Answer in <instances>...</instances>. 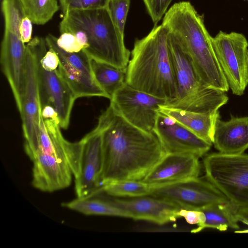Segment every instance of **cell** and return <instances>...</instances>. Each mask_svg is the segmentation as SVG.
I'll return each mask as SVG.
<instances>
[{"instance_id": "26", "label": "cell", "mask_w": 248, "mask_h": 248, "mask_svg": "<svg viewBox=\"0 0 248 248\" xmlns=\"http://www.w3.org/2000/svg\"><path fill=\"white\" fill-rule=\"evenodd\" d=\"M130 3V0H109L107 6L114 24L124 35Z\"/></svg>"}, {"instance_id": "32", "label": "cell", "mask_w": 248, "mask_h": 248, "mask_svg": "<svg viewBox=\"0 0 248 248\" xmlns=\"http://www.w3.org/2000/svg\"><path fill=\"white\" fill-rule=\"evenodd\" d=\"M32 22L26 16L22 19L19 27V35L24 43H29L31 40Z\"/></svg>"}, {"instance_id": "15", "label": "cell", "mask_w": 248, "mask_h": 248, "mask_svg": "<svg viewBox=\"0 0 248 248\" xmlns=\"http://www.w3.org/2000/svg\"><path fill=\"white\" fill-rule=\"evenodd\" d=\"M40 59L38 62V75L41 107L46 105L53 106L58 113L60 127L66 129L76 98L58 70L45 69L40 64Z\"/></svg>"}, {"instance_id": "25", "label": "cell", "mask_w": 248, "mask_h": 248, "mask_svg": "<svg viewBox=\"0 0 248 248\" xmlns=\"http://www.w3.org/2000/svg\"><path fill=\"white\" fill-rule=\"evenodd\" d=\"M105 191L116 197L135 198L149 195L150 186L142 181L121 180L111 182L102 186Z\"/></svg>"}, {"instance_id": "8", "label": "cell", "mask_w": 248, "mask_h": 248, "mask_svg": "<svg viewBox=\"0 0 248 248\" xmlns=\"http://www.w3.org/2000/svg\"><path fill=\"white\" fill-rule=\"evenodd\" d=\"M45 40L48 48L57 54L58 72L76 99L98 96L109 99L96 82L92 68V58L83 49L78 52H67L59 46L57 37L51 34L46 36Z\"/></svg>"}, {"instance_id": "2", "label": "cell", "mask_w": 248, "mask_h": 248, "mask_svg": "<svg viewBox=\"0 0 248 248\" xmlns=\"http://www.w3.org/2000/svg\"><path fill=\"white\" fill-rule=\"evenodd\" d=\"M162 24L189 56L202 80L212 88L228 92L230 88L216 56L212 37L203 16L190 2L174 3L165 13Z\"/></svg>"}, {"instance_id": "7", "label": "cell", "mask_w": 248, "mask_h": 248, "mask_svg": "<svg viewBox=\"0 0 248 248\" xmlns=\"http://www.w3.org/2000/svg\"><path fill=\"white\" fill-rule=\"evenodd\" d=\"M203 163L206 179L238 209L248 208V154L214 153Z\"/></svg>"}, {"instance_id": "1", "label": "cell", "mask_w": 248, "mask_h": 248, "mask_svg": "<svg viewBox=\"0 0 248 248\" xmlns=\"http://www.w3.org/2000/svg\"><path fill=\"white\" fill-rule=\"evenodd\" d=\"M102 185L121 180L141 181L166 154L154 133L132 125L110 106L100 116Z\"/></svg>"}, {"instance_id": "16", "label": "cell", "mask_w": 248, "mask_h": 248, "mask_svg": "<svg viewBox=\"0 0 248 248\" xmlns=\"http://www.w3.org/2000/svg\"><path fill=\"white\" fill-rule=\"evenodd\" d=\"M111 201L126 213L127 217L160 225L175 221L182 208L170 201L150 195L128 199L111 196Z\"/></svg>"}, {"instance_id": "29", "label": "cell", "mask_w": 248, "mask_h": 248, "mask_svg": "<svg viewBox=\"0 0 248 248\" xmlns=\"http://www.w3.org/2000/svg\"><path fill=\"white\" fill-rule=\"evenodd\" d=\"M57 43L60 48L69 53L78 52L83 49L76 35L71 32L61 33L60 37L57 38Z\"/></svg>"}, {"instance_id": "22", "label": "cell", "mask_w": 248, "mask_h": 248, "mask_svg": "<svg viewBox=\"0 0 248 248\" xmlns=\"http://www.w3.org/2000/svg\"><path fill=\"white\" fill-rule=\"evenodd\" d=\"M237 209L230 201L209 205L201 210L205 216L203 223L192 229L191 232L197 233L206 228L220 231H226L228 228L239 229L236 217Z\"/></svg>"}, {"instance_id": "21", "label": "cell", "mask_w": 248, "mask_h": 248, "mask_svg": "<svg viewBox=\"0 0 248 248\" xmlns=\"http://www.w3.org/2000/svg\"><path fill=\"white\" fill-rule=\"evenodd\" d=\"M159 112L170 116L199 137L212 144L215 123L219 112L215 114L199 113L184 109L160 107Z\"/></svg>"}, {"instance_id": "19", "label": "cell", "mask_w": 248, "mask_h": 248, "mask_svg": "<svg viewBox=\"0 0 248 248\" xmlns=\"http://www.w3.org/2000/svg\"><path fill=\"white\" fill-rule=\"evenodd\" d=\"M219 153L226 155L244 153L248 148V116L231 115L227 121L220 116L216 121L213 143Z\"/></svg>"}, {"instance_id": "28", "label": "cell", "mask_w": 248, "mask_h": 248, "mask_svg": "<svg viewBox=\"0 0 248 248\" xmlns=\"http://www.w3.org/2000/svg\"><path fill=\"white\" fill-rule=\"evenodd\" d=\"M172 0H143L155 25L160 20Z\"/></svg>"}, {"instance_id": "20", "label": "cell", "mask_w": 248, "mask_h": 248, "mask_svg": "<svg viewBox=\"0 0 248 248\" xmlns=\"http://www.w3.org/2000/svg\"><path fill=\"white\" fill-rule=\"evenodd\" d=\"M62 205L85 215L127 217L126 213L112 202L111 196L105 191L103 186L86 196L77 198Z\"/></svg>"}, {"instance_id": "11", "label": "cell", "mask_w": 248, "mask_h": 248, "mask_svg": "<svg viewBox=\"0 0 248 248\" xmlns=\"http://www.w3.org/2000/svg\"><path fill=\"white\" fill-rule=\"evenodd\" d=\"M166 102L164 99L135 89L125 83L111 96L109 106L132 125L153 133L160 107Z\"/></svg>"}, {"instance_id": "31", "label": "cell", "mask_w": 248, "mask_h": 248, "mask_svg": "<svg viewBox=\"0 0 248 248\" xmlns=\"http://www.w3.org/2000/svg\"><path fill=\"white\" fill-rule=\"evenodd\" d=\"M40 63L45 69L53 71L58 68L59 59L57 54L53 50L48 49V50L40 59Z\"/></svg>"}, {"instance_id": "12", "label": "cell", "mask_w": 248, "mask_h": 248, "mask_svg": "<svg viewBox=\"0 0 248 248\" xmlns=\"http://www.w3.org/2000/svg\"><path fill=\"white\" fill-rule=\"evenodd\" d=\"M153 133L166 154L192 155L200 158L206 154L212 145L173 118L159 111Z\"/></svg>"}, {"instance_id": "27", "label": "cell", "mask_w": 248, "mask_h": 248, "mask_svg": "<svg viewBox=\"0 0 248 248\" xmlns=\"http://www.w3.org/2000/svg\"><path fill=\"white\" fill-rule=\"evenodd\" d=\"M109 0H59L62 16L69 11L107 7Z\"/></svg>"}, {"instance_id": "9", "label": "cell", "mask_w": 248, "mask_h": 248, "mask_svg": "<svg viewBox=\"0 0 248 248\" xmlns=\"http://www.w3.org/2000/svg\"><path fill=\"white\" fill-rule=\"evenodd\" d=\"M213 47L233 94H244L248 84L247 62L248 42L242 33L220 31L212 39Z\"/></svg>"}, {"instance_id": "33", "label": "cell", "mask_w": 248, "mask_h": 248, "mask_svg": "<svg viewBox=\"0 0 248 248\" xmlns=\"http://www.w3.org/2000/svg\"><path fill=\"white\" fill-rule=\"evenodd\" d=\"M41 114L44 119H52L59 124L60 121L57 111L54 108L50 105H46L42 108Z\"/></svg>"}, {"instance_id": "5", "label": "cell", "mask_w": 248, "mask_h": 248, "mask_svg": "<svg viewBox=\"0 0 248 248\" xmlns=\"http://www.w3.org/2000/svg\"><path fill=\"white\" fill-rule=\"evenodd\" d=\"M168 46L175 76L176 95L164 106L199 113L215 114L226 104L225 92L206 84L188 54L170 33Z\"/></svg>"}, {"instance_id": "13", "label": "cell", "mask_w": 248, "mask_h": 248, "mask_svg": "<svg viewBox=\"0 0 248 248\" xmlns=\"http://www.w3.org/2000/svg\"><path fill=\"white\" fill-rule=\"evenodd\" d=\"M82 144L78 175L75 178L77 198H82L102 186L101 134L96 127L80 140Z\"/></svg>"}, {"instance_id": "34", "label": "cell", "mask_w": 248, "mask_h": 248, "mask_svg": "<svg viewBox=\"0 0 248 248\" xmlns=\"http://www.w3.org/2000/svg\"><path fill=\"white\" fill-rule=\"evenodd\" d=\"M236 217L238 221H240L248 226V208H239L237 209ZM236 233H248V229L238 230Z\"/></svg>"}, {"instance_id": "24", "label": "cell", "mask_w": 248, "mask_h": 248, "mask_svg": "<svg viewBox=\"0 0 248 248\" xmlns=\"http://www.w3.org/2000/svg\"><path fill=\"white\" fill-rule=\"evenodd\" d=\"M25 14L36 25L48 22L58 11L60 6L57 0H20Z\"/></svg>"}, {"instance_id": "17", "label": "cell", "mask_w": 248, "mask_h": 248, "mask_svg": "<svg viewBox=\"0 0 248 248\" xmlns=\"http://www.w3.org/2000/svg\"><path fill=\"white\" fill-rule=\"evenodd\" d=\"M199 158L192 155L166 154L141 181L156 186L198 177Z\"/></svg>"}, {"instance_id": "4", "label": "cell", "mask_w": 248, "mask_h": 248, "mask_svg": "<svg viewBox=\"0 0 248 248\" xmlns=\"http://www.w3.org/2000/svg\"><path fill=\"white\" fill-rule=\"evenodd\" d=\"M60 33L83 32L88 47L83 49L92 59L121 68H127L130 52L125 46L124 35L114 24L107 7L69 11L62 16Z\"/></svg>"}, {"instance_id": "14", "label": "cell", "mask_w": 248, "mask_h": 248, "mask_svg": "<svg viewBox=\"0 0 248 248\" xmlns=\"http://www.w3.org/2000/svg\"><path fill=\"white\" fill-rule=\"evenodd\" d=\"M19 33L5 28L1 44L0 62L19 112L24 88L26 47Z\"/></svg>"}, {"instance_id": "36", "label": "cell", "mask_w": 248, "mask_h": 248, "mask_svg": "<svg viewBox=\"0 0 248 248\" xmlns=\"http://www.w3.org/2000/svg\"><path fill=\"white\" fill-rule=\"evenodd\" d=\"M247 0V1H248V0Z\"/></svg>"}, {"instance_id": "18", "label": "cell", "mask_w": 248, "mask_h": 248, "mask_svg": "<svg viewBox=\"0 0 248 248\" xmlns=\"http://www.w3.org/2000/svg\"><path fill=\"white\" fill-rule=\"evenodd\" d=\"M32 185L44 192H52L68 187L73 172L68 164L55 156L42 154L32 160Z\"/></svg>"}, {"instance_id": "30", "label": "cell", "mask_w": 248, "mask_h": 248, "mask_svg": "<svg viewBox=\"0 0 248 248\" xmlns=\"http://www.w3.org/2000/svg\"><path fill=\"white\" fill-rule=\"evenodd\" d=\"M178 217H184L189 224L197 226L202 224L205 220L204 213L201 210L181 208L177 214Z\"/></svg>"}, {"instance_id": "6", "label": "cell", "mask_w": 248, "mask_h": 248, "mask_svg": "<svg viewBox=\"0 0 248 248\" xmlns=\"http://www.w3.org/2000/svg\"><path fill=\"white\" fill-rule=\"evenodd\" d=\"M45 39L35 37L26 47L24 88L19 111L25 139L24 150L28 155L37 148L41 115L38 62L46 52Z\"/></svg>"}, {"instance_id": "23", "label": "cell", "mask_w": 248, "mask_h": 248, "mask_svg": "<svg viewBox=\"0 0 248 248\" xmlns=\"http://www.w3.org/2000/svg\"><path fill=\"white\" fill-rule=\"evenodd\" d=\"M91 65L96 82L110 99L126 83L127 68H119L92 59Z\"/></svg>"}, {"instance_id": "10", "label": "cell", "mask_w": 248, "mask_h": 248, "mask_svg": "<svg viewBox=\"0 0 248 248\" xmlns=\"http://www.w3.org/2000/svg\"><path fill=\"white\" fill-rule=\"evenodd\" d=\"M150 187L149 195L170 201L183 209L201 210L212 204L229 201L207 179L199 177Z\"/></svg>"}, {"instance_id": "3", "label": "cell", "mask_w": 248, "mask_h": 248, "mask_svg": "<svg viewBox=\"0 0 248 248\" xmlns=\"http://www.w3.org/2000/svg\"><path fill=\"white\" fill-rule=\"evenodd\" d=\"M168 29L162 24L136 39L126 70L132 88L168 101L174 99L176 87L168 46ZM166 102V103H167Z\"/></svg>"}, {"instance_id": "35", "label": "cell", "mask_w": 248, "mask_h": 248, "mask_svg": "<svg viewBox=\"0 0 248 248\" xmlns=\"http://www.w3.org/2000/svg\"><path fill=\"white\" fill-rule=\"evenodd\" d=\"M247 79L248 82V55L247 58Z\"/></svg>"}]
</instances>
